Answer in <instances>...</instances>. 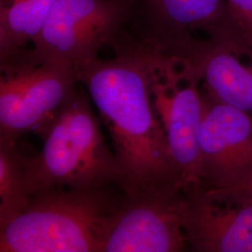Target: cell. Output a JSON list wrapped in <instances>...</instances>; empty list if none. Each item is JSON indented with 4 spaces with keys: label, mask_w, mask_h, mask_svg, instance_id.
Here are the masks:
<instances>
[{
    "label": "cell",
    "mask_w": 252,
    "mask_h": 252,
    "mask_svg": "<svg viewBox=\"0 0 252 252\" xmlns=\"http://www.w3.org/2000/svg\"><path fill=\"white\" fill-rule=\"evenodd\" d=\"M112 49L113 58L96 57L74 70L110 133L122 171L119 188L125 193L183 188L152 97L153 72L162 53L130 30Z\"/></svg>",
    "instance_id": "1"
},
{
    "label": "cell",
    "mask_w": 252,
    "mask_h": 252,
    "mask_svg": "<svg viewBox=\"0 0 252 252\" xmlns=\"http://www.w3.org/2000/svg\"><path fill=\"white\" fill-rule=\"evenodd\" d=\"M43 139L38 153L27 154L25 172L31 194L62 187L91 189L119 187L122 171L77 86L49 121L36 131Z\"/></svg>",
    "instance_id": "2"
},
{
    "label": "cell",
    "mask_w": 252,
    "mask_h": 252,
    "mask_svg": "<svg viewBox=\"0 0 252 252\" xmlns=\"http://www.w3.org/2000/svg\"><path fill=\"white\" fill-rule=\"evenodd\" d=\"M122 193L114 186L38 191L27 209L0 230V252H99L103 222Z\"/></svg>",
    "instance_id": "3"
},
{
    "label": "cell",
    "mask_w": 252,
    "mask_h": 252,
    "mask_svg": "<svg viewBox=\"0 0 252 252\" xmlns=\"http://www.w3.org/2000/svg\"><path fill=\"white\" fill-rule=\"evenodd\" d=\"M130 19L129 0H56L32 48L0 65L63 63L75 68L98 57L102 47L112 48L129 30Z\"/></svg>",
    "instance_id": "4"
},
{
    "label": "cell",
    "mask_w": 252,
    "mask_h": 252,
    "mask_svg": "<svg viewBox=\"0 0 252 252\" xmlns=\"http://www.w3.org/2000/svg\"><path fill=\"white\" fill-rule=\"evenodd\" d=\"M129 30L162 54L187 58L205 39L251 46L226 0H129ZM252 47V46H251Z\"/></svg>",
    "instance_id": "5"
},
{
    "label": "cell",
    "mask_w": 252,
    "mask_h": 252,
    "mask_svg": "<svg viewBox=\"0 0 252 252\" xmlns=\"http://www.w3.org/2000/svg\"><path fill=\"white\" fill-rule=\"evenodd\" d=\"M187 194L179 185L123 192L106 217L99 252H180L187 243Z\"/></svg>",
    "instance_id": "6"
},
{
    "label": "cell",
    "mask_w": 252,
    "mask_h": 252,
    "mask_svg": "<svg viewBox=\"0 0 252 252\" xmlns=\"http://www.w3.org/2000/svg\"><path fill=\"white\" fill-rule=\"evenodd\" d=\"M200 85L198 70L190 61L160 54L151 87L153 107L185 192L202 187L198 135L204 100Z\"/></svg>",
    "instance_id": "7"
},
{
    "label": "cell",
    "mask_w": 252,
    "mask_h": 252,
    "mask_svg": "<svg viewBox=\"0 0 252 252\" xmlns=\"http://www.w3.org/2000/svg\"><path fill=\"white\" fill-rule=\"evenodd\" d=\"M0 144H15L54 116L78 82L63 63L0 65Z\"/></svg>",
    "instance_id": "8"
},
{
    "label": "cell",
    "mask_w": 252,
    "mask_h": 252,
    "mask_svg": "<svg viewBox=\"0 0 252 252\" xmlns=\"http://www.w3.org/2000/svg\"><path fill=\"white\" fill-rule=\"evenodd\" d=\"M198 146L203 187L248 191L252 179V115L204 100Z\"/></svg>",
    "instance_id": "9"
},
{
    "label": "cell",
    "mask_w": 252,
    "mask_h": 252,
    "mask_svg": "<svg viewBox=\"0 0 252 252\" xmlns=\"http://www.w3.org/2000/svg\"><path fill=\"white\" fill-rule=\"evenodd\" d=\"M187 194L184 232L192 252H252V193L200 187Z\"/></svg>",
    "instance_id": "10"
},
{
    "label": "cell",
    "mask_w": 252,
    "mask_h": 252,
    "mask_svg": "<svg viewBox=\"0 0 252 252\" xmlns=\"http://www.w3.org/2000/svg\"><path fill=\"white\" fill-rule=\"evenodd\" d=\"M186 59L198 70L203 99L252 115V47L204 40Z\"/></svg>",
    "instance_id": "11"
},
{
    "label": "cell",
    "mask_w": 252,
    "mask_h": 252,
    "mask_svg": "<svg viewBox=\"0 0 252 252\" xmlns=\"http://www.w3.org/2000/svg\"><path fill=\"white\" fill-rule=\"evenodd\" d=\"M56 0H14L0 9V63L33 43Z\"/></svg>",
    "instance_id": "12"
},
{
    "label": "cell",
    "mask_w": 252,
    "mask_h": 252,
    "mask_svg": "<svg viewBox=\"0 0 252 252\" xmlns=\"http://www.w3.org/2000/svg\"><path fill=\"white\" fill-rule=\"evenodd\" d=\"M27 153L15 144H0V230L20 216L32 200L25 165Z\"/></svg>",
    "instance_id": "13"
},
{
    "label": "cell",
    "mask_w": 252,
    "mask_h": 252,
    "mask_svg": "<svg viewBox=\"0 0 252 252\" xmlns=\"http://www.w3.org/2000/svg\"><path fill=\"white\" fill-rule=\"evenodd\" d=\"M247 42L252 47V0H226Z\"/></svg>",
    "instance_id": "14"
},
{
    "label": "cell",
    "mask_w": 252,
    "mask_h": 252,
    "mask_svg": "<svg viewBox=\"0 0 252 252\" xmlns=\"http://www.w3.org/2000/svg\"><path fill=\"white\" fill-rule=\"evenodd\" d=\"M248 191H250V192L252 193V179L251 180V182H250V184H249V186H248Z\"/></svg>",
    "instance_id": "15"
},
{
    "label": "cell",
    "mask_w": 252,
    "mask_h": 252,
    "mask_svg": "<svg viewBox=\"0 0 252 252\" xmlns=\"http://www.w3.org/2000/svg\"><path fill=\"white\" fill-rule=\"evenodd\" d=\"M11 1H14V0H10V2H11Z\"/></svg>",
    "instance_id": "16"
}]
</instances>
